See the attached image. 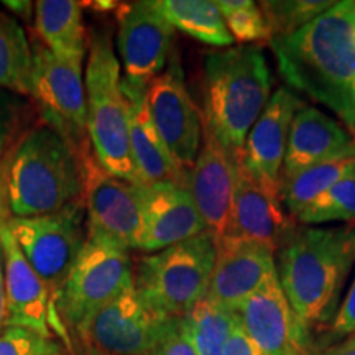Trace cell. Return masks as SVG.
Masks as SVG:
<instances>
[{
  "label": "cell",
  "instance_id": "6da1fadb",
  "mask_svg": "<svg viewBox=\"0 0 355 355\" xmlns=\"http://www.w3.org/2000/svg\"><path fill=\"white\" fill-rule=\"evenodd\" d=\"M355 0L334 7L288 37L272 38L279 76L336 114L355 139Z\"/></svg>",
  "mask_w": 355,
  "mask_h": 355
},
{
  "label": "cell",
  "instance_id": "7a4b0ae2",
  "mask_svg": "<svg viewBox=\"0 0 355 355\" xmlns=\"http://www.w3.org/2000/svg\"><path fill=\"white\" fill-rule=\"evenodd\" d=\"M275 255L278 282L296 316L309 329L332 324L355 265V225H296Z\"/></svg>",
  "mask_w": 355,
  "mask_h": 355
},
{
  "label": "cell",
  "instance_id": "3957f363",
  "mask_svg": "<svg viewBox=\"0 0 355 355\" xmlns=\"http://www.w3.org/2000/svg\"><path fill=\"white\" fill-rule=\"evenodd\" d=\"M0 173L10 217L55 214L83 201L81 155L43 122L20 140Z\"/></svg>",
  "mask_w": 355,
  "mask_h": 355
},
{
  "label": "cell",
  "instance_id": "277c9868",
  "mask_svg": "<svg viewBox=\"0 0 355 355\" xmlns=\"http://www.w3.org/2000/svg\"><path fill=\"white\" fill-rule=\"evenodd\" d=\"M272 97V73L257 44L204 55L202 122L229 152L241 153L257 119Z\"/></svg>",
  "mask_w": 355,
  "mask_h": 355
},
{
  "label": "cell",
  "instance_id": "5b68a950",
  "mask_svg": "<svg viewBox=\"0 0 355 355\" xmlns=\"http://www.w3.org/2000/svg\"><path fill=\"white\" fill-rule=\"evenodd\" d=\"M87 46L84 86L92 152L110 175L139 184L130 146L128 104L122 91L121 60L115 55L109 30L92 32Z\"/></svg>",
  "mask_w": 355,
  "mask_h": 355
},
{
  "label": "cell",
  "instance_id": "8992f818",
  "mask_svg": "<svg viewBox=\"0 0 355 355\" xmlns=\"http://www.w3.org/2000/svg\"><path fill=\"white\" fill-rule=\"evenodd\" d=\"M217 255V241L202 232L189 241L137 260L135 288L144 298L168 318H183L206 298Z\"/></svg>",
  "mask_w": 355,
  "mask_h": 355
},
{
  "label": "cell",
  "instance_id": "52a82bcc",
  "mask_svg": "<svg viewBox=\"0 0 355 355\" xmlns=\"http://www.w3.org/2000/svg\"><path fill=\"white\" fill-rule=\"evenodd\" d=\"M133 286L135 273L128 252L86 241L64 283L51 295L50 308L66 329L74 332Z\"/></svg>",
  "mask_w": 355,
  "mask_h": 355
},
{
  "label": "cell",
  "instance_id": "ba28073f",
  "mask_svg": "<svg viewBox=\"0 0 355 355\" xmlns=\"http://www.w3.org/2000/svg\"><path fill=\"white\" fill-rule=\"evenodd\" d=\"M32 94L40 121L60 133L79 155L92 148L87 135V102L81 61L61 60L32 40Z\"/></svg>",
  "mask_w": 355,
  "mask_h": 355
},
{
  "label": "cell",
  "instance_id": "9c48e42d",
  "mask_svg": "<svg viewBox=\"0 0 355 355\" xmlns=\"http://www.w3.org/2000/svg\"><path fill=\"white\" fill-rule=\"evenodd\" d=\"M87 242L121 250H140L144 217L135 183L115 178L101 166L92 148L81 155Z\"/></svg>",
  "mask_w": 355,
  "mask_h": 355
},
{
  "label": "cell",
  "instance_id": "30bf717a",
  "mask_svg": "<svg viewBox=\"0 0 355 355\" xmlns=\"http://www.w3.org/2000/svg\"><path fill=\"white\" fill-rule=\"evenodd\" d=\"M176 322L178 319L159 313L133 286L69 334L101 352L141 355L152 354Z\"/></svg>",
  "mask_w": 355,
  "mask_h": 355
},
{
  "label": "cell",
  "instance_id": "8fae6325",
  "mask_svg": "<svg viewBox=\"0 0 355 355\" xmlns=\"http://www.w3.org/2000/svg\"><path fill=\"white\" fill-rule=\"evenodd\" d=\"M84 201L40 217H8L21 254L51 295L60 290L87 241Z\"/></svg>",
  "mask_w": 355,
  "mask_h": 355
},
{
  "label": "cell",
  "instance_id": "7c38bea8",
  "mask_svg": "<svg viewBox=\"0 0 355 355\" xmlns=\"http://www.w3.org/2000/svg\"><path fill=\"white\" fill-rule=\"evenodd\" d=\"M115 17L122 84L146 91L166 69L175 28L153 2L119 3Z\"/></svg>",
  "mask_w": 355,
  "mask_h": 355
},
{
  "label": "cell",
  "instance_id": "4fadbf2b",
  "mask_svg": "<svg viewBox=\"0 0 355 355\" xmlns=\"http://www.w3.org/2000/svg\"><path fill=\"white\" fill-rule=\"evenodd\" d=\"M146 109L158 135L181 170L196 163L202 144V114L191 97L180 61L166 66L146 89Z\"/></svg>",
  "mask_w": 355,
  "mask_h": 355
},
{
  "label": "cell",
  "instance_id": "5bb4252c",
  "mask_svg": "<svg viewBox=\"0 0 355 355\" xmlns=\"http://www.w3.org/2000/svg\"><path fill=\"white\" fill-rule=\"evenodd\" d=\"M234 313L261 355H314L311 329L291 309L277 275Z\"/></svg>",
  "mask_w": 355,
  "mask_h": 355
},
{
  "label": "cell",
  "instance_id": "9a60e30c",
  "mask_svg": "<svg viewBox=\"0 0 355 355\" xmlns=\"http://www.w3.org/2000/svg\"><path fill=\"white\" fill-rule=\"evenodd\" d=\"M303 105L304 102L290 89H277L237 155L242 166L275 199H279V181L293 119Z\"/></svg>",
  "mask_w": 355,
  "mask_h": 355
},
{
  "label": "cell",
  "instance_id": "2e32d148",
  "mask_svg": "<svg viewBox=\"0 0 355 355\" xmlns=\"http://www.w3.org/2000/svg\"><path fill=\"white\" fill-rule=\"evenodd\" d=\"M237 155L229 152L209 128H202V144L193 168L186 173V188L193 196L206 230L219 241L227 232L232 212Z\"/></svg>",
  "mask_w": 355,
  "mask_h": 355
},
{
  "label": "cell",
  "instance_id": "e0dca14e",
  "mask_svg": "<svg viewBox=\"0 0 355 355\" xmlns=\"http://www.w3.org/2000/svg\"><path fill=\"white\" fill-rule=\"evenodd\" d=\"M135 188L144 217L141 252L155 254L206 232V224L186 186L153 183L135 184Z\"/></svg>",
  "mask_w": 355,
  "mask_h": 355
},
{
  "label": "cell",
  "instance_id": "ac0fdd59",
  "mask_svg": "<svg viewBox=\"0 0 355 355\" xmlns=\"http://www.w3.org/2000/svg\"><path fill=\"white\" fill-rule=\"evenodd\" d=\"M10 214L0 211V243L3 250L7 327H24L43 339H51L48 324L51 293L21 254L8 227Z\"/></svg>",
  "mask_w": 355,
  "mask_h": 355
},
{
  "label": "cell",
  "instance_id": "d6986e66",
  "mask_svg": "<svg viewBox=\"0 0 355 355\" xmlns=\"http://www.w3.org/2000/svg\"><path fill=\"white\" fill-rule=\"evenodd\" d=\"M273 275H277V261L272 248L243 239L222 237L217 241L216 263L206 296L234 311Z\"/></svg>",
  "mask_w": 355,
  "mask_h": 355
},
{
  "label": "cell",
  "instance_id": "ffe728a7",
  "mask_svg": "<svg viewBox=\"0 0 355 355\" xmlns=\"http://www.w3.org/2000/svg\"><path fill=\"white\" fill-rule=\"evenodd\" d=\"M296 225L298 222L285 214L282 201L270 196L237 158L232 212L224 237L261 243L277 254Z\"/></svg>",
  "mask_w": 355,
  "mask_h": 355
},
{
  "label": "cell",
  "instance_id": "44dd1931",
  "mask_svg": "<svg viewBox=\"0 0 355 355\" xmlns=\"http://www.w3.org/2000/svg\"><path fill=\"white\" fill-rule=\"evenodd\" d=\"M343 158H355L354 137L331 115L304 104L293 119L282 180L306 168Z\"/></svg>",
  "mask_w": 355,
  "mask_h": 355
},
{
  "label": "cell",
  "instance_id": "7402d4cb",
  "mask_svg": "<svg viewBox=\"0 0 355 355\" xmlns=\"http://www.w3.org/2000/svg\"><path fill=\"white\" fill-rule=\"evenodd\" d=\"M122 91L128 104L130 146L139 184L176 183L186 186V171L175 163L146 109V91L127 87L123 84Z\"/></svg>",
  "mask_w": 355,
  "mask_h": 355
},
{
  "label": "cell",
  "instance_id": "603a6c76",
  "mask_svg": "<svg viewBox=\"0 0 355 355\" xmlns=\"http://www.w3.org/2000/svg\"><path fill=\"white\" fill-rule=\"evenodd\" d=\"M33 35L61 60L84 61L87 50L83 3L74 0L35 2Z\"/></svg>",
  "mask_w": 355,
  "mask_h": 355
},
{
  "label": "cell",
  "instance_id": "cb8c5ba5",
  "mask_svg": "<svg viewBox=\"0 0 355 355\" xmlns=\"http://www.w3.org/2000/svg\"><path fill=\"white\" fill-rule=\"evenodd\" d=\"M153 6L168 24L198 42L217 48L234 44L224 17L211 0H153Z\"/></svg>",
  "mask_w": 355,
  "mask_h": 355
},
{
  "label": "cell",
  "instance_id": "d4e9b609",
  "mask_svg": "<svg viewBox=\"0 0 355 355\" xmlns=\"http://www.w3.org/2000/svg\"><path fill=\"white\" fill-rule=\"evenodd\" d=\"M32 43L15 17L0 10V89L28 97L32 94Z\"/></svg>",
  "mask_w": 355,
  "mask_h": 355
},
{
  "label": "cell",
  "instance_id": "484cf974",
  "mask_svg": "<svg viewBox=\"0 0 355 355\" xmlns=\"http://www.w3.org/2000/svg\"><path fill=\"white\" fill-rule=\"evenodd\" d=\"M235 322L234 311L206 296L180 318V329L198 355H224Z\"/></svg>",
  "mask_w": 355,
  "mask_h": 355
},
{
  "label": "cell",
  "instance_id": "4316f807",
  "mask_svg": "<svg viewBox=\"0 0 355 355\" xmlns=\"http://www.w3.org/2000/svg\"><path fill=\"white\" fill-rule=\"evenodd\" d=\"M355 168V158L332 159L321 165L306 168L279 183V201L286 207L293 219L296 220L301 212L314 199L331 189L337 181Z\"/></svg>",
  "mask_w": 355,
  "mask_h": 355
},
{
  "label": "cell",
  "instance_id": "83f0119b",
  "mask_svg": "<svg viewBox=\"0 0 355 355\" xmlns=\"http://www.w3.org/2000/svg\"><path fill=\"white\" fill-rule=\"evenodd\" d=\"M301 225H319L331 222L355 224V168L343 180L337 181L331 189L314 199L301 214L296 217Z\"/></svg>",
  "mask_w": 355,
  "mask_h": 355
},
{
  "label": "cell",
  "instance_id": "f1b7e54d",
  "mask_svg": "<svg viewBox=\"0 0 355 355\" xmlns=\"http://www.w3.org/2000/svg\"><path fill=\"white\" fill-rule=\"evenodd\" d=\"M38 122L42 121L32 99L0 89V165Z\"/></svg>",
  "mask_w": 355,
  "mask_h": 355
},
{
  "label": "cell",
  "instance_id": "f546056e",
  "mask_svg": "<svg viewBox=\"0 0 355 355\" xmlns=\"http://www.w3.org/2000/svg\"><path fill=\"white\" fill-rule=\"evenodd\" d=\"M331 0H266L259 6L273 38L288 37L304 28L334 7Z\"/></svg>",
  "mask_w": 355,
  "mask_h": 355
},
{
  "label": "cell",
  "instance_id": "4dcf8cb0",
  "mask_svg": "<svg viewBox=\"0 0 355 355\" xmlns=\"http://www.w3.org/2000/svg\"><path fill=\"white\" fill-rule=\"evenodd\" d=\"M216 6L234 40L257 46L272 42V32L259 3L252 0H217Z\"/></svg>",
  "mask_w": 355,
  "mask_h": 355
},
{
  "label": "cell",
  "instance_id": "1f68e13d",
  "mask_svg": "<svg viewBox=\"0 0 355 355\" xmlns=\"http://www.w3.org/2000/svg\"><path fill=\"white\" fill-rule=\"evenodd\" d=\"M38 337L24 327L8 326L0 331V355H30Z\"/></svg>",
  "mask_w": 355,
  "mask_h": 355
},
{
  "label": "cell",
  "instance_id": "d6a6232c",
  "mask_svg": "<svg viewBox=\"0 0 355 355\" xmlns=\"http://www.w3.org/2000/svg\"><path fill=\"white\" fill-rule=\"evenodd\" d=\"M355 332V279L350 286V290L345 295V298L340 304V308L337 309V314L334 321L331 324L329 336L327 340H337L344 339Z\"/></svg>",
  "mask_w": 355,
  "mask_h": 355
},
{
  "label": "cell",
  "instance_id": "836d02e7",
  "mask_svg": "<svg viewBox=\"0 0 355 355\" xmlns=\"http://www.w3.org/2000/svg\"><path fill=\"white\" fill-rule=\"evenodd\" d=\"M152 355H198L189 340L180 329V319H178L176 326L168 332L165 339L157 345Z\"/></svg>",
  "mask_w": 355,
  "mask_h": 355
},
{
  "label": "cell",
  "instance_id": "e575fe53",
  "mask_svg": "<svg viewBox=\"0 0 355 355\" xmlns=\"http://www.w3.org/2000/svg\"><path fill=\"white\" fill-rule=\"evenodd\" d=\"M224 355H261L254 340L243 331L241 322H235L232 334H230L227 345L224 349Z\"/></svg>",
  "mask_w": 355,
  "mask_h": 355
},
{
  "label": "cell",
  "instance_id": "d590c367",
  "mask_svg": "<svg viewBox=\"0 0 355 355\" xmlns=\"http://www.w3.org/2000/svg\"><path fill=\"white\" fill-rule=\"evenodd\" d=\"M2 6H6L8 10L20 17L21 20H33L35 15V2H24V0H3Z\"/></svg>",
  "mask_w": 355,
  "mask_h": 355
},
{
  "label": "cell",
  "instance_id": "8d00e7d4",
  "mask_svg": "<svg viewBox=\"0 0 355 355\" xmlns=\"http://www.w3.org/2000/svg\"><path fill=\"white\" fill-rule=\"evenodd\" d=\"M7 327V298H6V277H3V250L0 243V331Z\"/></svg>",
  "mask_w": 355,
  "mask_h": 355
},
{
  "label": "cell",
  "instance_id": "74e56055",
  "mask_svg": "<svg viewBox=\"0 0 355 355\" xmlns=\"http://www.w3.org/2000/svg\"><path fill=\"white\" fill-rule=\"evenodd\" d=\"M318 355H355V332L347 337H344L339 344L327 347Z\"/></svg>",
  "mask_w": 355,
  "mask_h": 355
},
{
  "label": "cell",
  "instance_id": "f35d334b",
  "mask_svg": "<svg viewBox=\"0 0 355 355\" xmlns=\"http://www.w3.org/2000/svg\"><path fill=\"white\" fill-rule=\"evenodd\" d=\"M30 355H56V343L51 339L38 337Z\"/></svg>",
  "mask_w": 355,
  "mask_h": 355
},
{
  "label": "cell",
  "instance_id": "ab89813d",
  "mask_svg": "<svg viewBox=\"0 0 355 355\" xmlns=\"http://www.w3.org/2000/svg\"><path fill=\"white\" fill-rule=\"evenodd\" d=\"M69 336H71V334H69ZM69 344H71V349H73L74 355H123V354H107V352H101V350H96V349H92V347H87V345L78 343V340L73 339V337H71ZM141 355H152V354H141Z\"/></svg>",
  "mask_w": 355,
  "mask_h": 355
},
{
  "label": "cell",
  "instance_id": "60d3db41",
  "mask_svg": "<svg viewBox=\"0 0 355 355\" xmlns=\"http://www.w3.org/2000/svg\"><path fill=\"white\" fill-rule=\"evenodd\" d=\"M61 343H56V355H74L73 349H71V336H69V331L66 332V334H63L60 337Z\"/></svg>",
  "mask_w": 355,
  "mask_h": 355
},
{
  "label": "cell",
  "instance_id": "b9f144b4",
  "mask_svg": "<svg viewBox=\"0 0 355 355\" xmlns=\"http://www.w3.org/2000/svg\"><path fill=\"white\" fill-rule=\"evenodd\" d=\"M89 6H91L92 8H96V10H101V12H107V10H117V7H119V2H107V0H99V2H91L89 3Z\"/></svg>",
  "mask_w": 355,
  "mask_h": 355
},
{
  "label": "cell",
  "instance_id": "7bdbcfd3",
  "mask_svg": "<svg viewBox=\"0 0 355 355\" xmlns=\"http://www.w3.org/2000/svg\"><path fill=\"white\" fill-rule=\"evenodd\" d=\"M354 21H355V20H354Z\"/></svg>",
  "mask_w": 355,
  "mask_h": 355
}]
</instances>
